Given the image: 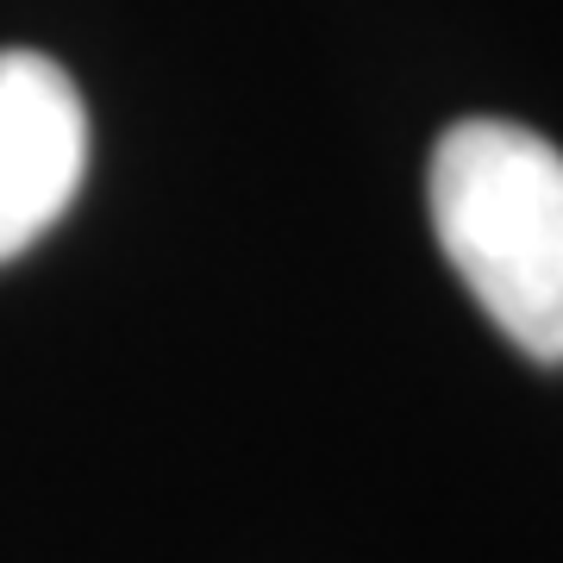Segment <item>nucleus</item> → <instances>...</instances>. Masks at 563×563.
Listing matches in <instances>:
<instances>
[{
	"mask_svg": "<svg viewBox=\"0 0 563 563\" xmlns=\"http://www.w3.org/2000/svg\"><path fill=\"white\" fill-rule=\"evenodd\" d=\"M463 288L532 363H563V151L520 120H457L426 176Z\"/></svg>",
	"mask_w": 563,
	"mask_h": 563,
	"instance_id": "f257e3e1",
	"label": "nucleus"
},
{
	"mask_svg": "<svg viewBox=\"0 0 563 563\" xmlns=\"http://www.w3.org/2000/svg\"><path fill=\"white\" fill-rule=\"evenodd\" d=\"M88 176V107L38 51H0V263L63 220Z\"/></svg>",
	"mask_w": 563,
	"mask_h": 563,
	"instance_id": "f03ea898",
	"label": "nucleus"
}]
</instances>
